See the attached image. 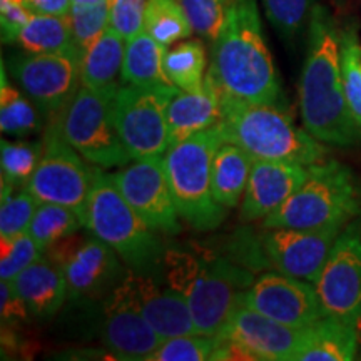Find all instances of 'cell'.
Instances as JSON below:
<instances>
[{
	"mask_svg": "<svg viewBox=\"0 0 361 361\" xmlns=\"http://www.w3.org/2000/svg\"><path fill=\"white\" fill-rule=\"evenodd\" d=\"M303 128L319 142L350 147L361 141L341 78L340 30L329 12L313 6L308 25V52L300 80Z\"/></svg>",
	"mask_w": 361,
	"mask_h": 361,
	"instance_id": "6da1fadb",
	"label": "cell"
},
{
	"mask_svg": "<svg viewBox=\"0 0 361 361\" xmlns=\"http://www.w3.org/2000/svg\"><path fill=\"white\" fill-rule=\"evenodd\" d=\"M207 75L223 94L247 102L284 104L256 0H234L213 42Z\"/></svg>",
	"mask_w": 361,
	"mask_h": 361,
	"instance_id": "7a4b0ae2",
	"label": "cell"
},
{
	"mask_svg": "<svg viewBox=\"0 0 361 361\" xmlns=\"http://www.w3.org/2000/svg\"><path fill=\"white\" fill-rule=\"evenodd\" d=\"M166 283L186 298L200 335L218 336L239 305V296L255 281V273L224 255L196 245L168 247Z\"/></svg>",
	"mask_w": 361,
	"mask_h": 361,
	"instance_id": "3957f363",
	"label": "cell"
},
{
	"mask_svg": "<svg viewBox=\"0 0 361 361\" xmlns=\"http://www.w3.org/2000/svg\"><path fill=\"white\" fill-rule=\"evenodd\" d=\"M221 94L218 128L226 142L243 147L252 159L291 161L311 166L326 159L328 149L306 129L296 128L284 104L247 102Z\"/></svg>",
	"mask_w": 361,
	"mask_h": 361,
	"instance_id": "277c9868",
	"label": "cell"
},
{
	"mask_svg": "<svg viewBox=\"0 0 361 361\" xmlns=\"http://www.w3.org/2000/svg\"><path fill=\"white\" fill-rule=\"evenodd\" d=\"M85 228L107 243L128 269L154 278L162 274L166 250L159 236L124 200L112 174L97 166L89 191Z\"/></svg>",
	"mask_w": 361,
	"mask_h": 361,
	"instance_id": "5b68a950",
	"label": "cell"
},
{
	"mask_svg": "<svg viewBox=\"0 0 361 361\" xmlns=\"http://www.w3.org/2000/svg\"><path fill=\"white\" fill-rule=\"evenodd\" d=\"M308 178L261 228L311 229L345 224L361 211V191L351 171L341 162L324 159L308 166Z\"/></svg>",
	"mask_w": 361,
	"mask_h": 361,
	"instance_id": "8992f818",
	"label": "cell"
},
{
	"mask_svg": "<svg viewBox=\"0 0 361 361\" xmlns=\"http://www.w3.org/2000/svg\"><path fill=\"white\" fill-rule=\"evenodd\" d=\"M223 142L214 126L171 146L164 157L176 209L196 231H213L228 216V209L214 201L211 188L213 159Z\"/></svg>",
	"mask_w": 361,
	"mask_h": 361,
	"instance_id": "52a82bcc",
	"label": "cell"
},
{
	"mask_svg": "<svg viewBox=\"0 0 361 361\" xmlns=\"http://www.w3.org/2000/svg\"><path fill=\"white\" fill-rule=\"evenodd\" d=\"M117 89L96 90L80 84L74 99L59 114L62 135L85 161L101 169L124 168L133 157L114 123Z\"/></svg>",
	"mask_w": 361,
	"mask_h": 361,
	"instance_id": "ba28073f",
	"label": "cell"
},
{
	"mask_svg": "<svg viewBox=\"0 0 361 361\" xmlns=\"http://www.w3.org/2000/svg\"><path fill=\"white\" fill-rule=\"evenodd\" d=\"M92 180L94 168H89L84 157L66 141L59 116L49 117L42 137V154L25 191L39 202H54L78 211L85 226Z\"/></svg>",
	"mask_w": 361,
	"mask_h": 361,
	"instance_id": "9c48e42d",
	"label": "cell"
},
{
	"mask_svg": "<svg viewBox=\"0 0 361 361\" xmlns=\"http://www.w3.org/2000/svg\"><path fill=\"white\" fill-rule=\"evenodd\" d=\"M178 87L171 84H121L112 112L119 137L134 161L162 156L169 149L168 106Z\"/></svg>",
	"mask_w": 361,
	"mask_h": 361,
	"instance_id": "30bf717a",
	"label": "cell"
},
{
	"mask_svg": "<svg viewBox=\"0 0 361 361\" xmlns=\"http://www.w3.org/2000/svg\"><path fill=\"white\" fill-rule=\"evenodd\" d=\"M45 251L64 271L71 300L106 298L128 273L117 252L92 233L71 234Z\"/></svg>",
	"mask_w": 361,
	"mask_h": 361,
	"instance_id": "8fae6325",
	"label": "cell"
},
{
	"mask_svg": "<svg viewBox=\"0 0 361 361\" xmlns=\"http://www.w3.org/2000/svg\"><path fill=\"white\" fill-rule=\"evenodd\" d=\"M80 59L78 47L69 51L25 52L8 61V72L17 85L32 99L47 117L59 116L80 87Z\"/></svg>",
	"mask_w": 361,
	"mask_h": 361,
	"instance_id": "7c38bea8",
	"label": "cell"
},
{
	"mask_svg": "<svg viewBox=\"0 0 361 361\" xmlns=\"http://www.w3.org/2000/svg\"><path fill=\"white\" fill-rule=\"evenodd\" d=\"M343 224L322 228H261V255L268 269L314 283L341 234Z\"/></svg>",
	"mask_w": 361,
	"mask_h": 361,
	"instance_id": "4fadbf2b",
	"label": "cell"
},
{
	"mask_svg": "<svg viewBox=\"0 0 361 361\" xmlns=\"http://www.w3.org/2000/svg\"><path fill=\"white\" fill-rule=\"evenodd\" d=\"M314 284L324 316L358 326L361 319V233L350 226L338 236Z\"/></svg>",
	"mask_w": 361,
	"mask_h": 361,
	"instance_id": "5bb4252c",
	"label": "cell"
},
{
	"mask_svg": "<svg viewBox=\"0 0 361 361\" xmlns=\"http://www.w3.org/2000/svg\"><path fill=\"white\" fill-rule=\"evenodd\" d=\"M124 200L152 231L176 236L183 231L179 213L171 192L164 157L137 159L112 174Z\"/></svg>",
	"mask_w": 361,
	"mask_h": 361,
	"instance_id": "9a60e30c",
	"label": "cell"
},
{
	"mask_svg": "<svg viewBox=\"0 0 361 361\" xmlns=\"http://www.w3.org/2000/svg\"><path fill=\"white\" fill-rule=\"evenodd\" d=\"M239 305L295 328L313 326L324 318L313 283L274 269L259 274L251 286L241 293Z\"/></svg>",
	"mask_w": 361,
	"mask_h": 361,
	"instance_id": "2e32d148",
	"label": "cell"
},
{
	"mask_svg": "<svg viewBox=\"0 0 361 361\" xmlns=\"http://www.w3.org/2000/svg\"><path fill=\"white\" fill-rule=\"evenodd\" d=\"M112 291L134 306L162 340L200 335L186 298L173 288L161 286L159 278L128 269Z\"/></svg>",
	"mask_w": 361,
	"mask_h": 361,
	"instance_id": "e0dca14e",
	"label": "cell"
},
{
	"mask_svg": "<svg viewBox=\"0 0 361 361\" xmlns=\"http://www.w3.org/2000/svg\"><path fill=\"white\" fill-rule=\"evenodd\" d=\"M311 326H288L258 311L238 305L218 338L234 341L263 361H296L308 343Z\"/></svg>",
	"mask_w": 361,
	"mask_h": 361,
	"instance_id": "ac0fdd59",
	"label": "cell"
},
{
	"mask_svg": "<svg viewBox=\"0 0 361 361\" xmlns=\"http://www.w3.org/2000/svg\"><path fill=\"white\" fill-rule=\"evenodd\" d=\"M308 173V166L298 162L255 159L239 207L241 221L268 218L305 183Z\"/></svg>",
	"mask_w": 361,
	"mask_h": 361,
	"instance_id": "d6986e66",
	"label": "cell"
},
{
	"mask_svg": "<svg viewBox=\"0 0 361 361\" xmlns=\"http://www.w3.org/2000/svg\"><path fill=\"white\" fill-rule=\"evenodd\" d=\"M101 340L117 358L144 361L164 341L146 318L114 291L104 298Z\"/></svg>",
	"mask_w": 361,
	"mask_h": 361,
	"instance_id": "ffe728a7",
	"label": "cell"
},
{
	"mask_svg": "<svg viewBox=\"0 0 361 361\" xmlns=\"http://www.w3.org/2000/svg\"><path fill=\"white\" fill-rule=\"evenodd\" d=\"M221 121V94L213 79L206 75L200 90H179L168 106L169 147L191 135L218 126Z\"/></svg>",
	"mask_w": 361,
	"mask_h": 361,
	"instance_id": "44dd1931",
	"label": "cell"
},
{
	"mask_svg": "<svg viewBox=\"0 0 361 361\" xmlns=\"http://www.w3.org/2000/svg\"><path fill=\"white\" fill-rule=\"evenodd\" d=\"M11 281L27 305L29 314L35 318H51L69 296L64 271L49 256H42Z\"/></svg>",
	"mask_w": 361,
	"mask_h": 361,
	"instance_id": "7402d4cb",
	"label": "cell"
},
{
	"mask_svg": "<svg viewBox=\"0 0 361 361\" xmlns=\"http://www.w3.org/2000/svg\"><path fill=\"white\" fill-rule=\"evenodd\" d=\"M126 39L114 27H107L104 34L82 54L80 59V82L96 90L119 89L124 64Z\"/></svg>",
	"mask_w": 361,
	"mask_h": 361,
	"instance_id": "603a6c76",
	"label": "cell"
},
{
	"mask_svg": "<svg viewBox=\"0 0 361 361\" xmlns=\"http://www.w3.org/2000/svg\"><path fill=\"white\" fill-rule=\"evenodd\" d=\"M251 154L233 142H223L216 151L211 173L214 201L226 209L236 207L245 196L252 169Z\"/></svg>",
	"mask_w": 361,
	"mask_h": 361,
	"instance_id": "cb8c5ba5",
	"label": "cell"
},
{
	"mask_svg": "<svg viewBox=\"0 0 361 361\" xmlns=\"http://www.w3.org/2000/svg\"><path fill=\"white\" fill-rule=\"evenodd\" d=\"M358 351V326L324 316L311 326L296 361H351Z\"/></svg>",
	"mask_w": 361,
	"mask_h": 361,
	"instance_id": "d4e9b609",
	"label": "cell"
},
{
	"mask_svg": "<svg viewBox=\"0 0 361 361\" xmlns=\"http://www.w3.org/2000/svg\"><path fill=\"white\" fill-rule=\"evenodd\" d=\"M168 47L157 42L146 30L126 42L121 84L157 85L171 84L164 74V54ZM173 85V84H171Z\"/></svg>",
	"mask_w": 361,
	"mask_h": 361,
	"instance_id": "484cf974",
	"label": "cell"
},
{
	"mask_svg": "<svg viewBox=\"0 0 361 361\" xmlns=\"http://www.w3.org/2000/svg\"><path fill=\"white\" fill-rule=\"evenodd\" d=\"M206 47L200 39L176 44L164 54V74L179 90H200L206 80Z\"/></svg>",
	"mask_w": 361,
	"mask_h": 361,
	"instance_id": "4316f807",
	"label": "cell"
},
{
	"mask_svg": "<svg viewBox=\"0 0 361 361\" xmlns=\"http://www.w3.org/2000/svg\"><path fill=\"white\" fill-rule=\"evenodd\" d=\"M17 44L25 52L32 54L69 51L75 47L69 17L32 13L24 29L20 30Z\"/></svg>",
	"mask_w": 361,
	"mask_h": 361,
	"instance_id": "83f0119b",
	"label": "cell"
},
{
	"mask_svg": "<svg viewBox=\"0 0 361 361\" xmlns=\"http://www.w3.org/2000/svg\"><path fill=\"white\" fill-rule=\"evenodd\" d=\"M40 109L25 92H20L6 80V66L2 64L0 84V129L7 135H27L40 129Z\"/></svg>",
	"mask_w": 361,
	"mask_h": 361,
	"instance_id": "f1b7e54d",
	"label": "cell"
},
{
	"mask_svg": "<svg viewBox=\"0 0 361 361\" xmlns=\"http://www.w3.org/2000/svg\"><path fill=\"white\" fill-rule=\"evenodd\" d=\"M82 228H85L84 221L78 211L54 202H40L27 233L45 251Z\"/></svg>",
	"mask_w": 361,
	"mask_h": 361,
	"instance_id": "f546056e",
	"label": "cell"
},
{
	"mask_svg": "<svg viewBox=\"0 0 361 361\" xmlns=\"http://www.w3.org/2000/svg\"><path fill=\"white\" fill-rule=\"evenodd\" d=\"M144 30L164 47H171L192 34V27L178 0H149Z\"/></svg>",
	"mask_w": 361,
	"mask_h": 361,
	"instance_id": "4dcf8cb0",
	"label": "cell"
},
{
	"mask_svg": "<svg viewBox=\"0 0 361 361\" xmlns=\"http://www.w3.org/2000/svg\"><path fill=\"white\" fill-rule=\"evenodd\" d=\"M340 57L346 102L361 130V39L353 24L340 30Z\"/></svg>",
	"mask_w": 361,
	"mask_h": 361,
	"instance_id": "1f68e13d",
	"label": "cell"
},
{
	"mask_svg": "<svg viewBox=\"0 0 361 361\" xmlns=\"http://www.w3.org/2000/svg\"><path fill=\"white\" fill-rule=\"evenodd\" d=\"M42 154L40 142H11L4 139L0 142V166H2V180L12 184L16 189L25 188L37 168Z\"/></svg>",
	"mask_w": 361,
	"mask_h": 361,
	"instance_id": "d6a6232c",
	"label": "cell"
},
{
	"mask_svg": "<svg viewBox=\"0 0 361 361\" xmlns=\"http://www.w3.org/2000/svg\"><path fill=\"white\" fill-rule=\"evenodd\" d=\"M69 20L75 47L80 54H84L109 27V2L96 6L72 4Z\"/></svg>",
	"mask_w": 361,
	"mask_h": 361,
	"instance_id": "836d02e7",
	"label": "cell"
},
{
	"mask_svg": "<svg viewBox=\"0 0 361 361\" xmlns=\"http://www.w3.org/2000/svg\"><path fill=\"white\" fill-rule=\"evenodd\" d=\"M218 336L186 335L164 340L147 361H206L218 348Z\"/></svg>",
	"mask_w": 361,
	"mask_h": 361,
	"instance_id": "e575fe53",
	"label": "cell"
},
{
	"mask_svg": "<svg viewBox=\"0 0 361 361\" xmlns=\"http://www.w3.org/2000/svg\"><path fill=\"white\" fill-rule=\"evenodd\" d=\"M263 8L271 25L284 40H293L310 22L311 0H263Z\"/></svg>",
	"mask_w": 361,
	"mask_h": 361,
	"instance_id": "d590c367",
	"label": "cell"
},
{
	"mask_svg": "<svg viewBox=\"0 0 361 361\" xmlns=\"http://www.w3.org/2000/svg\"><path fill=\"white\" fill-rule=\"evenodd\" d=\"M44 250L29 233L16 238H0V279H13L42 258Z\"/></svg>",
	"mask_w": 361,
	"mask_h": 361,
	"instance_id": "8d00e7d4",
	"label": "cell"
},
{
	"mask_svg": "<svg viewBox=\"0 0 361 361\" xmlns=\"http://www.w3.org/2000/svg\"><path fill=\"white\" fill-rule=\"evenodd\" d=\"M186 13L192 32L214 42L223 29L228 7L223 0H178Z\"/></svg>",
	"mask_w": 361,
	"mask_h": 361,
	"instance_id": "74e56055",
	"label": "cell"
},
{
	"mask_svg": "<svg viewBox=\"0 0 361 361\" xmlns=\"http://www.w3.org/2000/svg\"><path fill=\"white\" fill-rule=\"evenodd\" d=\"M39 204L25 189L4 200L0 206V238H16L29 231Z\"/></svg>",
	"mask_w": 361,
	"mask_h": 361,
	"instance_id": "f35d334b",
	"label": "cell"
},
{
	"mask_svg": "<svg viewBox=\"0 0 361 361\" xmlns=\"http://www.w3.org/2000/svg\"><path fill=\"white\" fill-rule=\"evenodd\" d=\"M149 0H109V25L128 42L144 30Z\"/></svg>",
	"mask_w": 361,
	"mask_h": 361,
	"instance_id": "ab89813d",
	"label": "cell"
},
{
	"mask_svg": "<svg viewBox=\"0 0 361 361\" xmlns=\"http://www.w3.org/2000/svg\"><path fill=\"white\" fill-rule=\"evenodd\" d=\"M29 8L19 0H0V27H2V42H17L20 30L30 19Z\"/></svg>",
	"mask_w": 361,
	"mask_h": 361,
	"instance_id": "60d3db41",
	"label": "cell"
},
{
	"mask_svg": "<svg viewBox=\"0 0 361 361\" xmlns=\"http://www.w3.org/2000/svg\"><path fill=\"white\" fill-rule=\"evenodd\" d=\"M29 310L24 300L16 291L12 281L0 279V318L2 324H12L25 322Z\"/></svg>",
	"mask_w": 361,
	"mask_h": 361,
	"instance_id": "b9f144b4",
	"label": "cell"
},
{
	"mask_svg": "<svg viewBox=\"0 0 361 361\" xmlns=\"http://www.w3.org/2000/svg\"><path fill=\"white\" fill-rule=\"evenodd\" d=\"M72 4V0H24V6L30 13L59 17H69Z\"/></svg>",
	"mask_w": 361,
	"mask_h": 361,
	"instance_id": "7bdbcfd3",
	"label": "cell"
},
{
	"mask_svg": "<svg viewBox=\"0 0 361 361\" xmlns=\"http://www.w3.org/2000/svg\"><path fill=\"white\" fill-rule=\"evenodd\" d=\"M74 4H80V6H96V4L109 2V0H72Z\"/></svg>",
	"mask_w": 361,
	"mask_h": 361,
	"instance_id": "ee69618b",
	"label": "cell"
},
{
	"mask_svg": "<svg viewBox=\"0 0 361 361\" xmlns=\"http://www.w3.org/2000/svg\"><path fill=\"white\" fill-rule=\"evenodd\" d=\"M223 2L226 4V7H228V6H231V4L234 2V0H223Z\"/></svg>",
	"mask_w": 361,
	"mask_h": 361,
	"instance_id": "f6af8a7d",
	"label": "cell"
}]
</instances>
